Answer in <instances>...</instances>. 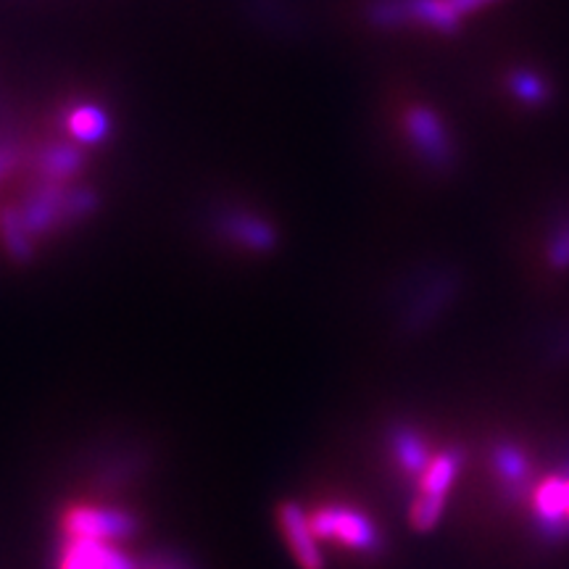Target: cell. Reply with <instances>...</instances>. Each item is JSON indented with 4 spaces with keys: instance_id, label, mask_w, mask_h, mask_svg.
Here are the masks:
<instances>
[{
    "instance_id": "obj_1",
    "label": "cell",
    "mask_w": 569,
    "mask_h": 569,
    "mask_svg": "<svg viewBox=\"0 0 569 569\" xmlns=\"http://www.w3.org/2000/svg\"><path fill=\"white\" fill-rule=\"evenodd\" d=\"M311 530L322 543H338L348 551L377 557L386 546L382 532L365 511L348 503H325L309 515Z\"/></svg>"
},
{
    "instance_id": "obj_2",
    "label": "cell",
    "mask_w": 569,
    "mask_h": 569,
    "mask_svg": "<svg viewBox=\"0 0 569 569\" xmlns=\"http://www.w3.org/2000/svg\"><path fill=\"white\" fill-rule=\"evenodd\" d=\"M461 469V451L457 448H448L443 453H436L430 459V465L417 480V496L411 501L409 509V522L411 528L419 532L432 530L440 522L446 509V496L451 490L453 480H457Z\"/></svg>"
},
{
    "instance_id": "obj_3",
    "label": "cell",
    "mask_w": 569,
    "mask_h": 569,
    "mask_svg": "<svg viewBox=\"0 0 569 569\" xmlns=\"http://www.w3.org/2000/svg\"><path fill=\"white\" fill-rule=\"evenodd\" d=\"M138 528V517L130 515V511L92 507V503H74L61 517L63 536L106 540V543H119V540L132 538Z\"/></svg>"
},
{
    "instance_id": "obj_4",
    "label": "cell",
    "mask_w": 569,
    "mask_h": 569,
    "mask_svg": "<svg viewBox=\"0 0 569 569\" xmlns=\"http://www.w3.org/2000/svg\"><path fill=\"white\" fill-rule=\"evenodd\" d=\"M403 127H407L411 146L422 153V159L430 163V167H453L457 148H453L451 134H448L443 119H440L436 111L427 109V106H415V109H409L407 117H403Z\"/></svg>"
},
{
    "instance_id": "obj_5",
    "label": "cell",
    "mask_w": 569,
    "mask_h": 569,
    "mask_svg": "<svg viewBox=\"0 0 569 569\" xmlns=\"http://www.w3.org/2000/svg\"><path fill=\"white\" fill-rule=\"evenodd\" d=\"M277 519H280V530L288 543L290 553H293L296 565L301 569H325V553L322 540L311 530L309 515L301 509V503L284 501L277 509Z\"/></svg>"
},
{
    "instance_id": "obj_6",
    "label": "cell",
    "mask_w": 569,
    "mask_h": 569,
    "mask_svg": "<svg viewBox=\"0 0 569 569\" xmlns=\"http://www.w3.org/2000/svg\"><path fill=\"white\" fill-rule=\"evenodd\" d=\"M59 569H140V567L130 553L117 549V543L63 536V543L59 549Z\"/></svg>"
},
{
    "instance_id": "obj_7",
    "label": "cell",
    "mask_w": 569,
    "mask_h": 569,
    "mask_svg": "<svg viewBox=\"0 0 569 569\" xmlns=\"http://www.w3.org/2000/svg\"><path fill=\"white\" fill-rule=\"evenodd\" d=\"M390 453H393L396 465L401 467V472L407 475L411 480H419V475L425 472L427 465H430V453H427V446H425V438L419 436L415 427H396L393 432H390Z\"/></svg>"
},
{
    "instance_id": "obj_8",
    "label": "cell",
    "mask_w": 569,
    "mask_h": 569,
    "mask_svg": "<svg viewBox=\"0 0 569 569\" xmlns=\"http://www.w3.org/2000/svg\"><path fill=\"white\" fill-rule=\"evenodd\" d=\"M219 230H222L232 243L248 248V251H272L277 243L272 227L261 222V219L251 217V213H227L222 222H219Z\"/></svg>"
},
{
    "instance_id": "obj_9",
    "label": "cell",
    "mask_w": 569,
    "mask_h": 569,
    "mask_svg": "<svg viewBox=\"0 0 569 569\" xmlns=\"http://www.w3.org/2000/svg\"><path fill=\"white\" fill-rule=\"evenodd\" d=\"M69 130L82 142H101L109 132V119L98 106H80L69 113Z\"/></svg>"
},
{
    "instance_id": "obj_10",
    "label": "cell",
    "mask_w": 569,
    "mask_h": 569,
    "mask_svg": "<svg viewBox=\"0 0 569 569\" xmlns=\"http://www.w3.org/2000/svg\"><path fill=\"white\" fill-rule=\"evenodd\" d=\"M509 90L515 92V98L528 106H546L551 101V88L546 84L543 77L530 69H517L509 77Z\"/></svg>"
},
{
    "instance_id": "obj_11",
    "label": "cell",
    "mask_w": 569,
    "mask_h": 569,
    "mask_svg": "<svg viewBox=\"0 0 569 569\" xmlns=\"http://www.w3.org/2000/svg\"><path fill=\"white\" fill-rule=\"evenodd\" d=\"M493 467L501 482H507L509 488L522 486L525 475H528V461H525L522 451L515 446H498L493 451Z\"/></svg>"
},
{
    "instance_id": "obj_12",
    "label": "cell",
    "mask_w": 569,
    "mask_h": 569,
    "mask_svg": "<svg viewBox=\"0 0 569 569\" xmlns=\"http://www.w3.org/2000/svg\"><path fill=\"white\" fill-rule=\"evenodd\" d=\"M80 161H82L80 151H74V148H69V146H63V148L59 146V148H51V151L42 156L40 172H46L48 180H63V177L77 172Z\"/></svg>"
},
{
    "instance_id": "obj_13",
    "label": "cell",
    "mask_w": 569,
    "mask_h": 569,
    "mask_svg": "<svg viewBox=\"0 0 569 569\" xmlns=\"http://www.w3.org/2000/svg\"><path fill=\"white\" fill-rule=\"evenodd\" d=\"M549 259L557 269L569 267V219H565V222L553 230V238L549 246Z\"/></svg>"
},
{
    "instance_id": "obj_14",
    "label": "cell",
    "mask_w": 569,
    "mask_h": 569,
    "mask_svg": "<svg viewBox=\"0 0 569 569\" xmlns=\"http://www.w3.org/2000/svg\"><path fill=\"white\" fill-rule=\"evenodd\" d=\"M140 569H190V567L184 565L182 559L169 557V553H156V557L148 559V565L140 567Z\"/></svg>"
},
{
    "instance_id": "obj_15",
    "label": "cell",
    "mask_w": 569,
    "mask_h": 569,
    "mask_svg": "<svg viewBox=\"0 0 569 569\" xmlns=\"http://www.w3.org/2000/svg\"><path fill=\"white\" fill-rule=\"evenodd\" d=\"M13 161H17V151H13L11 146H3V142H0V180H3V177L9 174V169L13 167Z\"/></svg>"
},
{
    "instance_id": "obj_16",
    "label": "cell",
    "mask_w": 569,
    "mask_h": 569,
    "mask_svg": "<svg viewBox=\"0 0 569 569\" xmlns=\"http://www.w3.org/2000/svg\"><path fill=\"white\" fill-rule=\"evenodd\" d=\"M567 536H569V478H567Z\"/></svg>"
}]
</instances>
